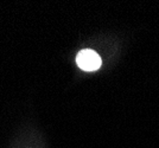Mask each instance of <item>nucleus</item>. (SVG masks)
<instances>
[{"mask_svg":"<svg viewBox=\"0 0 159 148\" xmlns=\"http://www.w3.org/2000/svg\"><path fill=\"white\" fill-rule=\"evenodd\" d=\"M76 63L84 71H95L101 67V58L93 50H82L76 57Z\"/></svg>","mask_w":159,"mask_h":148,"instance_id":"1","label":"nucleus"}]
</instances>
